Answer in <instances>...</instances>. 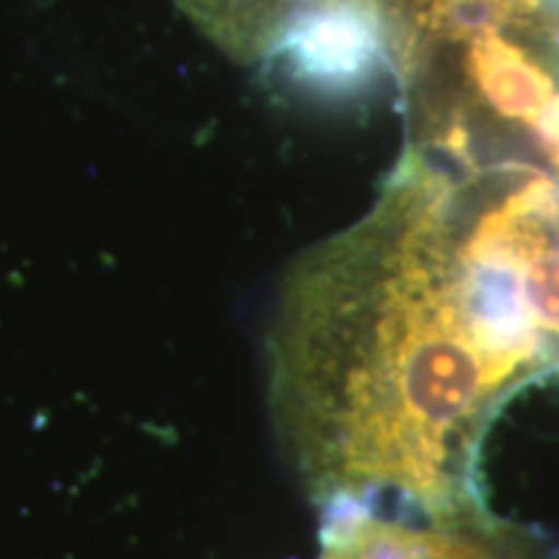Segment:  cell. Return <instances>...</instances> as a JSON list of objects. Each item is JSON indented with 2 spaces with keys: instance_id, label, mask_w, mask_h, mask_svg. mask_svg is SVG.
<instances>
[{
  "instance_id": "cell-2",
  "label": "cell",
  "mask_w": 559,
  "mask_h": 559,
  "mask_svg": "<svg viewBox=\"0 0 559 559\" xmlns=\"http://www.w3.org/2000/svg\"><path fill=\"white\" fill-rule=\"evenodd\" d=\"M319 559H547L526 531L489 508L461 515H409L376 508L324 513Z\"/></svg>"
},
{
  "instance_id": "cell-1",
  "label": "cell",
  "mask_w": 559,
  "mask_h": 559,
  "mask_svg": "<svg viewBox=\"0 0 559 559\" xmlns=\"http://www.w3.org/2000/svg\"><path fill=\"white\" fill-rule=\"evenodd\" d=\"M549 373L519 262L407 148L376 205L296 262L270 334L275 430L324 513L487 508L489 425Z\"/></svg>"
}]
</instances>
